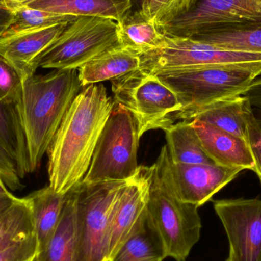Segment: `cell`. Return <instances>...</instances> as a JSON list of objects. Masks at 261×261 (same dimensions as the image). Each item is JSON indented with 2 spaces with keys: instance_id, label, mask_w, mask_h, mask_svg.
<instances>
[{
  "instance_id": "6da1fadb",
  "label": "cell",
  "mask_w": 261,
  "mask_h": 261,
  "mask_svg": "<svg viewBox=\"0 0 261 261\" xmlns=\"http://www.w3.org/2000/svg\"><path fill=\"white\" fill-rule=\"evenodd\" d=\"M115 106L103 84H90L78 93L47 152L49 186L55 192L67 194L84 180Z\"/></svg>"
},
{
  "instance_id": "7a4b0ae2",
  "label": "cell",
  "mask_w": 261,
  "mask_h": 261,
  "mask_svg": "<svg viewBox=\"0 0 261 261\" xmlns=\"http://www.w3.org/2000/svg\"><path fill=\"white\" fill-rule=\"evenodd\" d=\"M83 88L78 70H55L23 81L22 95L16 107L32 173L39 167L66 113Z\"/></svg>"
},
{
  "instance_id": "3957f363",
  "label": "cell",
  "mask_w": 261,
  "mask_h": 261,
  "mask_svg": "<svg viewBox=\"0 0 261 261\" xmlns=\"http://www.w3.org/2000/svg\"><path fill=\"white\" fill-rule=\"evenodd\" d=\"M147 219L159 234L167 257L185 261L200 239L199 207L181 200L173 188L167 145L152 165Z\"/></svg>"
},
{
  "instance_id": "277c9868",
  "label": "cell",
  "mask_w": 261,
  "mask_h": 261,
  "mask_svg": "<svg viewBox=\"0 0 261 261\" xmlns=\"http://www.w3.org/2000/svg\"><path fill=\"white\" fill-rule=\"evenodd\" d=\"M153 74L176 93L182 106L176 120H184L212 104L242 96L261 74V61L163 70Z\"/></svg>"
},
{
  "instance_id": "5b68a950",
  "label": "cell",
  "mask_w": 261,
  "mask_h": 261,
  "mask_svg": "<svg viewBox=\"0 0 261 261\" xmlns=\"http://www.w3.org/2000/svg\"><path fill=\"white\" fill-rule=\"evenodd\" d=\"M115 102L128 110L140 138L149 130H164L176 123L182 110L176 93L156 75L138 69L112 80Z\"/></svg>"
},
{
  "instance_id": "8992f818",
  "label": "cell",
  "mask_w": 261,
  "mask_h": 261,
  "mask_svg": "<svg viewBox=\"0 0 261 261\" xmlns=\"http://www.w3.org/2000/svg\"><path fill=\"white\" fill-rule=\"evenodd\" d=\"M128 181L78 185L76 261H109L112 217Z\"/></svg>"
},
{
  "instance_id": "52a82bcc",
  "label": "cell",
  "mask_w": 261,
  "mask_h": 261,
  "mask_svg": "<svg viewBox=\"0 0 261 261\" xmlns=\"http://www.w3.org/2000/svg\"><path fill=\"white\" fill-rule=\"evenodd\" d=\"M140 137L136 122L128 110L116 103L96 144L83 184L128 180L140 166Z\"/></svg>"
},
{
  "instance_id": "ba28073f",
  "label": "cell",
  "mask_w": 261,
  "mask_h": 261,
  "mask_svg": "<svg viewBox=\"0 0 261 261\" xmlns=\"http://www.w3.org/2000/svg\"><path fill=\"white\" fill-rule=\"evenodd\" d=\"M120 45L118 23L110 18L77 17L44 50L37 67L78 70L102 52Z\"/></svg>"
},
{
  "instance_id": "9c48e42d",
  "label": "cell",
  "mask_w": 261,
  "mask_h": 261,
  "mask_svg": "<svg viewBox=\"0 0 261 261\" xmlns=\"http://www.w3.org/2000/svg\"><path fill=\"white\" fill-rule=\"evenodd\" d=\"M140 59V70L155 73L163 70L261 61V54L224 50L190 38L165 35L162 47L141 55Z\"/></svg>"
},
{
  "instance_id": "30bf717a",
  "label": "cell",
  "mask_w": 261,
  "mask_h": 261,
  "mask_svg": "<svg viewBox=\"0 0 261 261\" xmlns=\"http://www.w3.org/2000/svg\"><path fill=\"white\" fill-rule=\"evenodd\" d=\"M261 21V0H193L190 9L164 26L167 36L192 38L230 24Z\"/></svg>"
},
{
  "instance_id": "8fae6325",
  "label": "cell",
  "mask_w": 261,
  "mask_h": 261,
  "mask_svg": "<svg viewBox=\"0 0 261 261\" xmlns=\"http://www.w3.org/2000/svg\"><path fill=\"white\" fill-rule=\"evenodd\" d=\"M228 241L225 261H261V199L213 201Z\"/></svg>"
},
{
  "instance_id": "7c38bea8",
  "label": "cell",
  "mask_w": 261,
  "mask_h": 261,
  "mask_svg": "<svg viewBox=\"0 0 261 261\" xmlns=\"http://www.w3.org/2000/svg\"><path fill=\"white\" fill-rule=\"evenodd\" d=\"M152 172V165L140 166L116 203L110 226L109 260L147 217Z\"/></svg>"
},
{
  "instance_id": "4fadbf2b",
  "label": "cell",
  "mask_w": 261,
  "mask_h": 261,
  "mask_svg": "<svg viewBox=\"0 0 261 261\" xmlns=\"http://www.w3.org/2000/svg\"><path fill=\"white\" fill-rule=\"evenodd\" d=\"M170 171L178 197L199 208L211 200L215 194L231 182L242 170L216 164H176L170 158Z\"/></svg>"
},
{
  "instance_id": "5bb4252c",
  "label": "cell",
  "mask_w": 261,
  "mask_h": 261,
  "mask_svg": "<svg viewBox=\"0 0 261 261\" xmlns=\"http://www.w3.org/2000/svg\"><path fill=\"white\" fill-rule=\"evenodd\" d=\"M69 23L56 24L41 30L0 38V55L9 61L22 81L36 73V62L61 35Z\"/></svg>"
},
{
  "instance_id": "9a60e30c",
  "label": "cell",
  "mask_w": 261,
  "mask_h": 261,
  "mask_svg": "<svg viewBox=\"0 0 261 261\" xmlns=\"http://www.w3.org/2000/svg\"><path fill=\"white\" fill-rule=\"evenodd\" d=\"M202 148L217 165L254 170L246 140L199 120H191Z\"/></svg>"
},
{
  "instance_id": "2e32d148",
  "label": "cell",
  "mask_w": 261,
  "mask_h": 261,
  "mask_svg": "<svg viewBox=\"0 0 261 261\" xmlns=\"http://www.w3.org/2000/svg\"><path fill=\"white\" fill-rule=\"evenodd\" d=\"M77 187L67 194L58 227L34 261H76V198Z\"/></svg>"
},
{
  "instance_id": "e0dca14e",
  "label": "cell",
  "mask_w": 261,
  "mask_h": 261,
  "mask_svg": "<svg viewBox=\"0 0 261 261\" xmlns=\"http://www.w3.org/2000/svg\"><path fill=\"white\" fill-rule=\"evenodd\" d=\"M140 56L122 45L102 52L78 69L83 87L127 74L140 67Z\"/></svg>"
},
{
  "instance_id": "ac0fdd59",
  "label": "cell",
  "mask_w": 261,
  "mask_h": 261,
  "mask_svg": "<svg viewBox=\"0 0 261 261\" xmlns=\"http://www.w3.org/2000/svg\"><path fill=\"white\" fill-rule=\"evenodd\" d=\"M26 6L62 15L110 18L119 23L130 12L133 0H37Z\"/></svg>"
},
{
  "instance_id": "d6986e66",
  "label": "cell",
  "mask_w": 261,
  "mask_h": 261,
  "mask_svg": "<svg viewBox=\"0 0 261 261\" xmlns=\"http://www.w3.org/2000/svg\"><path fill=\"white\" fill-rule=\"evenodd\" d=\"M67 194L57 193L48 185L25 196L32 211L38 252L45 246L58 227Z\"/></svg>"
},
{
  "instance_id": "ffe728a7",
  "label": "cell",
  "mask_w": 261,
  "mask_h": 261,
  "mask_svg": "<svg viewBox=\"0 0 261 261\" xmlns=\"http://www.w3.org/2000/svg\"><path fill=\"white\" fill-rule=\"evenodd\" d=\"M190 38L224 50L261 54V21L223 26Z\"/></svg>"
},
{
  "instance_id": "44dd1931",
  "label": "cell",
  "mask_w": 261,
  "mask_h": 261,
  "mask_svg": "<svg viewBox=\"0 0 261 261\" xmlns=\"http://www.w3.org/2000/svg\"><path fill=\"white\" fill-rule=\"evenodd\" d=\"M248 104L249 102L243 96H236L194 112L184 120L201 121L245 139V113Z\"/></svg>"
},
{
  "instance_id": "7402d4cb",
  "label": "cell",
  "mask_w": 261,
  "mask_h": 261,
  "mask_svg": "<svg viewBox=\"0 0 261 261\" xmlns=\"http://www.w3.org/2000/svg\"><path fill=\"white\" fill-rule=\"evenodd\" d=\"M0 146L15 161L18 176L32 173L24 130L16 105L0 100Z\"/></svg>"
},
{
  "instance_id": "603a6c76",
  "label": "cell",
  "mask_w": 261,
  "mask_h": 261,
  "mask_svg": "<svg viewBox=\"0 0 261 261\" xmlns=\"http://www.w3.org/2000/svg\"><path fill=\"white\" fill-rule=\"evenodd\" d=\"M120 45L139 56L161 48L165 42V34L146 19L139 10L129 13L118 23Z\"/></svg>"
},
{
  "instance_id": "cb8c5ba5",
  "label": "cell",
  "mask_w": 261,
  "mask_h": 261,
  "mask_svg": "<svg viewBox=\"0 0 261 261\" xmlns=\"http://www.w3.org/2000/svg\"><path fill=\"white\" fill-rule=\"evenodd\" d=\"M170 161L187 164H215L204 151L192 121L181 120L164 130Z\"/></svg>"
},
{
  "instance_id": "d4e9b609",
  "label": "cell",
  "mask_w": 261,
  "mask_h": 261,
  "mask_svg": "<svg viewBox=\"0 0 261 261\" xmlns=\"http://www.w3.org/2000/svg\"><path fill=\"white\" fill-rule=\"evenodd\" d=\"M164 244L147 217L109 261H164Z\"/></svg>"
},
{
  "instance_id": "484cf974",
  "label": "cell",
  "mask_w": 261,
  "mask_h": 261,
  "mask_svg": "<svg viewBox=\"0 0 261 261\" xmlns=\"http://www.w3.org/2000/svg\"><path fill=\"white\" fill-rule=\"evenodd\" d=\"M12 12L13 18L12 22L0 38L41 30L63 23H70L77 18L73 15H62L33 9L26 5L19 6Z\"/></svg>"
},
{
  "instance_id": "4316f807",
  "label": "cell",
  "mask_w": 261,
  "mask_h": 261,
  "mask_svg": "<svg viewBox=\"0 0 261 261\" xmlns=\"http://www.w3.org/2000/svg\"><path fill=\"white\" fill-rule=\"evenodd\" d=\"M33 234L35 228L29 202L25 197L17 198L0 213V247Z\"/></svg>"
},
{
  "instance_id": "83f0119b",
  "label": "cell",
  "mask_w": 261,
  "mask_h": 261,
  "mask_svg": "<svg viewBox=\"0 0 261 261\" xmlns=\"http://www.w3.org/2000/svg\"><path fill=\"white\" fill-rule=\"evenodd\" d=\"M193 0H142L141 15L160 29L185 13Z\"/></svg>"
},
{
  "instance_id": "f1b7e54d",
  "label": "cell",
  "mask_w": 261,
  "mask_h": 261,
  "mask_svg": "<svg viewBox=\"0 0 261 261\" xmlns=\"http://www.w3.org/2000/svg\"><path fill=\"white\" fill-rule=\"evenodd\" d=\"M23 81L15 67L0 55V100L16 105L22 95Z\"/></svg>"
},
{
  "instance_id": "f546056e",
  "label": "cell",
  "mask_w": 261,
  "mask_h": 261,
  "mask_svg": "<svg viewBox=\"0 0 261 261\" xmlns=\"http://www.w3.org/2000/svg\"><path fill=\"white\" fill-rule=\"evenodd\" d=\"M38 254L35 234L20 238L0 247V261H34Z\"/></svg>"
},
{
  "instance_id": "4dcf8cb0",
  "label": "cell",
  "mask_w": 261,
  "mask_h": 261,
  "mask_svg": "<svg viewBox=\"0 0 261 261\" xmlns=\"http://www.w3.org/2000/svg\"><path fill=\"white\" fill-rule=\"evenodd\" d=\"M246 139L252 154L255 172L261 182V118L254 116L250 103L246 109Z\"/></svg>"
},
{
  "instance_id": "1f68e13d",
  "label": "cell",
  "mask_w": 261,
  "mask_h": 261,
  "mask_svg": "<svg viewBox=\"0 0 261 261\" xmlns=\"http://www.w3.org/2000/svg\"><path fill=\"white\" fill-rule=\"evenodd\" d=\"M0 177L8 189L12 191L23 188L16 164L10 155L0 146Z\"/></svg>"
},
{
  "instance_id": "d6a6232c",
  "label": "cell",
  "mask_w": 261,
  "mask_h": 261,
  "mask_svg": "<svg viewBox=\"0 0 261 261\" xmlns=\"http://www.w3.org/2000/svg\"><path fill=\"white\" fill-rule=\"evenodd\" d=\"M242 96L246 98L251 107L261 110V80L254 81Z\"/></svg>"
},
{
  "instance_id": "836d02e7",
  "label": "cell",
  "mask_w": 261,
  "mask_h": 261,
  "mask_svg": "<svg viewBox=\"0 0 261 261\" xmlns=\"http://www.w3.org/2000/svg\"><path fill=\"white\" fill-rule=\"evenodd\" d=\"M13 18V12L8 7L5 0H0V37L10 25Z\"/></svg>"
},
{
  "instance_id": "e575fe53",
  "label": "cell",
  "mask_w": 261,
  "mask_h": 261,
  "mask_svg": "<svg viewBox=\"0 0 261 261\" xmlns=\"http://www.w3.org/2000/svg\"><path fill=\"white\" fill-rule=\"evenodd\" d=\"M6 5L10 10H15L19 6H24L31 2L37 1V0H5Z\"/></svg>"
},
{
  "instance_id": "d590c367",
  "label": "cell",
  "mask_w": 261,
  "mask_h": 261,
  "mask_svg": "<svg viewBox=\"0 0 261 261\" xmlns=\"http://www.w3.org/2000/svg\"><path fill=\"white\" fill-rule=\"evenodd\" d=\"M16 199V196H14V197L0 198V213L4 211L6 208H7Z\"/></svg>"
},
{
  "instance_id": "8d00e7d4",
  "label": "cell",
  "mask_w": 261,
  "mask_h": 261,
  "mask_svg": "<svg viewBox=\"0 0 261 261\" xmlns=\"http://www.w3.org/2000/svg\"><path fill=\"white\" fill-rule=\"evenodd\" d=\"M14 195L9 191L6 184L3 182L2 178L0 177V198L14 197Z\"/></svg>"
},
{
  "instance_id": "74e56055",
  "label": "cell",
  "mask_w": 261,
  "mask_h": 261,
  "mask_svg": "<svg viewBox=\"0 0 261 261\" xmlns=\"http://www.w3.org/2000/svg\"><path fill=\"white\" fill-rule=\"evenodd\" d=\"M136 3H139L140 6H141V2H142V0H135Z\"/></svg>"
}]
</instances>
